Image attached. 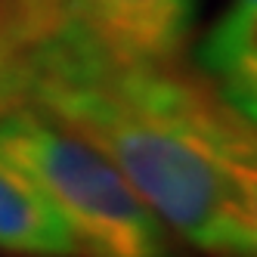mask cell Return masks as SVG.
<instances>
[{
  "mask_svg": "<svg viewBox=\"0 0 257 257\" xmlns=\"http://www.w3.org/2000/svg\"><path fill=\"white\" fill-rule=\"evenodd\" d=\"M16 102L96 146L186 245L214 257L257 254V235L232 186L146 96L140 65H115L78 47H34L13 56L0 75V108Z\"/></svg>",
  "mask_w": 257,
  "mask_h": 257,
  "instance_id": "6da1fadb",
  "label": "cell"
},
{
  "mask_svg": "<svg viewBox=\"0 0 257 257\" xmlns=\"http://www.w3.org/2000/svg\"><path fill=\"white\" fill-rule=\"evenodd\" d=\"M0 155L56 205L78 257H177L174 232L96 146L31 105L0 108Z\"/></svg>",
  "mask_w": 257,
  "mask_h": 257,
  "instance_id": "7a4b0ae2",
  "label": "cell"
},
{
  "mask_svg": "<svg viewBox=\"0 0 257 257\" xmlns=\"http://www.w3.org/2000/svg\"><path fill=\"white\" fill-rule=\"evenodd\" d=\"M198 19V0H0L4 68L34 47H78L115 62L177 65Z\"/></svg>",
  "mask_w": 257,
  "mask_h": 257,
  "instance_id": "3957f363",
  "label": "cell"
},
{
  "mask_svg": "<svg viewBox=\"0 0 257 257\" xmlns=\"http://www.w3.org/2000/svg\"><path fill=\"white\" fill-rule=\"evenodd\" d=\"M0 251L16 257H78L71 229L22 168L0 155Z\"/></svg>",
  "mask_w": 257,
  "mask_h": 257,
  "instance_id": "277c9868",
  "label": "cell"
},
{
  "mask_svg": "<svg viewBox=\"0 0 257 257\" xmlns=\"http://www.w3.org/2000/svg\"><path fill=\"white\" fill-rule=\"evenodd\" d=\"M198 65L220 102L257 131V13H220L198 47Z\"/></svg>",
  "mask_w": 257,
  "mask_h": 257,
  "instance_id": "5b68a950",
  "label": "cell"
},
{
  "mask_svg": "<svg viewBox=\"0 0 257 257\" xmlns=\"http://www.w3.org/2000/svg\"><path fill=\"white\" fill-rule=\"evenodd\" d=\"M257 13V0H229V7L223 10V16H251Z\"/></svg>",
  "mask_w": 257,
  "mask_h": 257,
  "instance_id": "8992f818",
  "label": "cell"
},
{
  "mask_svg": "<svg viewBox=\"0 0 257 257\" xmlns=\"http://www.w3.org/2000/svg\"><path fill=\"white\" fill-rule=\"evenodd\" d=\"M0 75H4V44H0Z\"/></svg>",
  "mask_w": 257,
  "mask_h": 257,
  "instance_id": "52a82bcc",
  "label": "cell"
},
{
  "mask_svg": "<svg viewBox=\"0 0 257 257\" xmlns=\"http://www.w3.org/2000/svg\"><path fill=\"white\" fill-rule=\"evenodd\" d=\"M254 257H257V254H254Z\"/></svg>",
  "mask_w": 257,
  "mask_h": 257,
  "instance_id": "ba28073f",
  "label": "cell"
}]
</instances>
